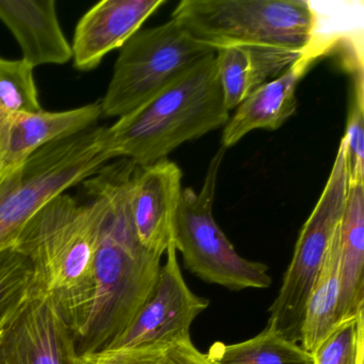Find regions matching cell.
I'll use <instances>...</instances> for the list:
<instances>
[{"mask_svg": "<svg viewBox=\"0 0 364 364\" xmlns=\"http://www.w3.org/2000/svg\"><path fill=\"white\" fill-rule=\"evenodd\" d=\"M166 0H103L77 23L72 43L76 70L92 71L109 53L121 50Z\"/></svg>", "mask_w": 364, "mask_h": 364, "instance_id": "13", "label": "cell"}, {"mask_svg": "<svg viewBox=\"0 0 364 364\" xmlns=\"http://www.w3.org/2000/svg\"><path fill=\"white\" fill-rule=\"evenodd\" d=\"M338 323L364 309V183L348 184L341 223Z\"/></svg>", "mask_w": 364, "mask_h": 364, "instance_id": "17", "label": "cell"}, {"mask_svg": "<svg viewBox=\"0 0 364 364\" xmlns=\"http://www.w3.org/2000/svg\"><path fill=\"white\" fill-rule=\"evenodd\" d=\"M216 50L201 43L173 18L136 33L121 48L102 100V116H125Z\"/></svg>", "mask_w": 364, "mask_h": 364, "instance_id": "7", "label": "cell"}, {"mask_svg": "<svg viewBox=\"0 0 364 364\" xmlns=\"http://www.w3.org/2000/svg\"><path fill=\"white\" fill-rule=\"evenodd\" d=\"M340 246L341 225L331 238L306 300L300 345L309 353H312L338 323L341 289Z\"/></svg>", "mask_w": 364, "mask_h": 364, "instance_id": "18", "label": "cell"}, {"mask_svg": "<svg viewBox=\"0 0 364 364\" xmlns=\"http://www.w3.org/2000/svg\"><path fill=\"white\" fill-rule=\"evenodd\" d=\"M0 364L82 363L71 330L36 291L0 321Z\"/></svg>", "mask_w": 364, "mask_h": 364, "instance_id": "10", "label": "cell"}, {"mask_svg": "<svg viewBox=\"0 0 364 364\" xmlns=\"http://www.w3.org/2000/svg\"><path fill=\"white\" fill-rule=\"evenodd\" d=\"M36 291L31 263L14 249L0 253V321Z\"/></svg>", "mask_w": 364, "mask_h": 364, "instance_id": "23", "label": "cell"}, {"mask_svg": "<svg viewBox=\"0 0 364 364\" xmlns=\"http://www.w3.org/2000/svg\"><path fill=\"white\" fill-rule=\"evenodd\" d=\"M229 119L215 52L146 103L105 127L106 150L112 159L151 165L167 159L185 142L223 127Z\"/></svg>", "mask_w": 364, "mask_h": 364, "instance_id": "3", "label": "cell"}, {"mask_svg": "<svg viewBox=\"0 0 364 364\" xmlns=\"http://www.w3.org/2000/svg\"><path fill=\"white\" fill-rule=\"evenodd\" d=\"M0 21L18 41L23 60L33 69L72 60L71 44L61 29L55 0H0Z\"/></svg>", "mask_w": 364, "mask_h": 364, "instance_id": "15", "label": "cell"}, {"mask_svg": "<svg viewBox=\"0 0 364 364\" xmlns=\"http://www.w3.org/2000/svg\"><path fill=\"white\" fill-rule=\"evenodd\" d=\"M338 40L340 38H314L289 69L249 95L225 125L221 146L225 150L232 148L255 129H280L295 114L298 85L319 59L334 55Z\"/></svg>", "mask_w": 364, "mask_h": 364, "instance_id": "11", "label": "cell"}, {"mask_svg": "<svg viewBox=\"0 0 364 364\" xmlns=\"http://www.w3.org/2000/svg\"><path fill=\"white\" fill-rule=\"evenodd\" d=\"M350 77V99L346 131L342 138L346 155L348 184L364 183V77L363 57L351 40L345 39L336 50Z\"/></svg>", "mask_w": 364, "mask_h": 364, "instance_id": "20", "label": "cell"}, {"mask_svg": "<svg viewBox=\"0 0 364 364\" xmlns=\"http://www.w3.org/2000/svg\"><path fill=\"white\" fill-rule=\"evenodd\" d=\"M135 166L121 159L82 182L87 195L105 199L107 210L95 252V300L75 342L80 359L105 350L127 329L161 272L163 257L140 245L132 221L129 187Z\"/></svg>", "mask_w": 364, "mask_h": 364, "instance_id": "1", "label": "cell"}, {"mask_svg": "<svg viewBox=\"0 0 364 364\" xmlns=\"http://www.w3.org/2000/svg\"><path fill=\"white\" fill-rule=\"evenodd\" d=\"M169 347L153 345L122 350L105 351L82 358V364H166Z\"/></svg>", "mask_w": 364, "mask_h": 364, "instance_id": "24", "label": "cell"}, {"mask_svg": "<svg viewBox=\"0 0 364 364\" xmlns=\"http://www.w3.org/2000/svg\"><path fill=\"white\" fill-rule=\"evenodd\" d=\"M166 364H223L210 359L193 345L191 338L183 341L169 348Z\"/></svg>", "mask_w": 364, "mask_h": 364, "instance_id": "25", "label": "cell"}, {"mask_svg": "<svg viewBox=\"0 0 364 364\" xmlns=\"http://www.w3.org/2000/svg\"><path fill=\"white\" fill-rule=\"evenodd\" d=\"M101 104L63 112H22L0 116V173L18 167L43 146L95 127Z\"/></svg>", "mask_w": 364, "mask_h": 364, "instance_id": "14", "label": "cell"}, {"mask_svg": "<svg viewBox=\"0 0 364 364\" xmlns=\"http://www.w3.org/2000/svg\"><path fill=\"white\" fill-rule=\"evenodd\" d=\"M105 127L52 142L18 167L0 173V253L14 249L27 223L48 202L112 161Z\"/></svg>", "mask_w": 364, "mask_h": 364, "instance_id": "4", "label": "cell"}, {"mask_svg": "<svg viewBox=\"0 0 364 364\" xmlns=\"http://www.w3.org/2000/svg\"><path fill=\"white\" fill-rule=\"evenodd\" d=\"M311 355L313 364H364V309L338 321Z\"/></svg>", "mask_w": 364, "mask_h": 364, "instance_id": "22", "label": "cell"}, {"mask_svg": "<svg viewBox=\"0 0 364 364\" xmlns=\"http://www.w3.org/2000/svg\"><path fill=\"white\" fill-rule=\"evenodd\" d=\"M176 253L173 244L170 245L150 295L127 329L102 353L153 345L171 348L191 338V325L210 301L189 289Z\"/></svg>", "mask_w": 364, "mask_h": 364, "instance_id": "9", "label": "cell"}, {"mask_svg": "<svg viewBox=\"0 0 364 364\" xmlns=\"http://www.w3.org/2000/svg\"><path fill=\"white\" fill-rule=\"evenodd\" d=\"M171 18L216 52L231 46L302 52L317 25L306 0H183Z\"/></svg>", "mask_w": 364, "mask_h": 364, "instance_id": "5", "label": "cell"}, {"mask_svg": "<svg viewBox=\"0 0 364 364\" xmlns=\"http://www.w3.org/2000/svg\"><path fill=\"white\" fill-rule=\"evenodd\" d=\"M33 70L23 59L0 57V116L43 110Z\"/></svg>", "mask_w": 364, "mask_h": 364, "instance_id": "21", "label": "cell"}, {"mask_svg": "<svg viewBox=\"0 0 364 364\" xmlns=\"http://www.w3.org/2000/svg\"><path fill=\"white\" fill-rule=\"evenodd\" d=\"M182 178V170L168 159L134 168L129 187L132 221L140 245L153 255L163 257L173 244Z\"/></svg>", "mask_w": 364, "mask_h": 364, "instance_id": "12", "label": "cell"}, {"mask_svg": "<svg viewBox=\"0 0 364 364\" xmlns=\"http://www.w3.org/2000/svg\"><path fill=\"white\" fill-rule=\"evenodd\" d=\"M304 52L266 46H231L217 50V71L228 112L236 109L257 89L280 76Z\"/></svg>", "mask_w": 364, "mask_h": 364, "instance_id": "16", "label": "cell"}, {"mask_svg": "<svg viewBox=\"0 0 364 364\" xmlns=\"http://www.w3.org/2000/svg\"><path fill=\"white\" fill-rule=\"evenodd\" d=\"M221 146L208 166L199 193L183 188L173 231V246L187 269L201 280L231 291L268 289L269 268L238 255L213 214L217 178L225 156Z\"/></svg>", "mask_w": 364, "mask_h": 364, "instance_id": "6", "label": "cell"}, {"mask_svg": "<svg viewBox=\"0 0 364 364\" xmlns=\"http://www.w3.org/2000/svg\"><path fill=\"white\" fill-rule=\"evenodd\" d=\"M80 203L68 193L48 202L27 223L14 250L31 263L36 289L48 297L78 338L95 300V259L107 203L89 196Z\"/></svg>", "mask_w": 364, "mask_h": 364, "instance_id": "2", "label": "cell"}, {"mask_svg": "<svg viewBox=\"0 0 364 364\" xmlns=\"http://www.w3.org/2000/svg\"><path fill=\"white\" fill-rule=\"evenodd\" d=\"M206 355L223 364H313L311 353L270 323L248 340L233 344L215 342Z\"/></svg>", "mask_w": 364, "mask_h": 364, "instance_id": "19", "label": "cell"}, {"mask_svg": "<svg viewBox=\"0 0 364 364\" xmlns=\"http://www.w3.org/2000/svg\"><path fill=\"white\" fill-rule=\"evenodd\" d=\"M347 189L348 170L344 144L341 140L323 193L302 227L278 295L268 309L267 323L294 342L301 340L306 300L331 238L342 223Z\"/></svg>", "mask_w": 364, "mask_h": 364, "instance_id": "8", "label": "cell"}]
</instances>
